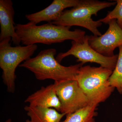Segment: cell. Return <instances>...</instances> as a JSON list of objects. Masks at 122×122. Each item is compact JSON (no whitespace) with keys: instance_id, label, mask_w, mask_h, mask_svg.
<instances>
[{"instance_id":"obj_4","label":"cell","mask_w":122,"mask_h":122,"mask_svg":"<svg viewBox=\"0 0 122 122\" xmlns=\"http://www.w3.org/2000/svg\"><path fill=\"white\" fill-rule=\"evenodd\" d=\"M113 71L101 66H90L79 69L76 81L91 104L98 105L104 102L113 92L115 89L109 82Z\"/></svg>"},{"instance_id":"obj_5","label":"cell","mask_w":122,"mask_h":122,"mask_svg":"<svg viewBox=\"0 0 122 122\" xmlns=\"http://www.w3.org/2000/svg\"><path fill=\"white\" fill-rule=\"evenodd\" d=\"M11 38L0 41V67L2 70V78L7 90L14 93L16 69L20 63L30 58L37 49L36 44L12 46Z\"/></svg>"},{"instance_id":"obj_7","label":"cell","mask_w":122,"mask_h":122,"mask_svg":"<svg viewBox=\"0 0 122 122\" xmlns=\"http://www.w3.org/2000/svg\"><path fill=\"white\" fill-rule=\"evenodd\" d=\"M70 55L74 56L77 59L78 62L83 65L87 62H93L113 70L115 68L118 58V54L106 56L94 50L89 44L87 35L82 42L72 41L70 49L66 52L60 53L56 58L60 63L62 59Z\"/></svg>"},{"instance_id":"obj_1","label":"cell","mask_w":122,"mask_h":122,"mask_svg":"<svg viewBox=\"0 0 122 122\" xmlns=\"http://www.w3.org/2000/svg\"><path fill=\"white\" fill-rule=\"evenodd\" d=\"M70 28L51 22L37 25L30 21L15 25L16 33L21 43L25 46L37 43L50 45L69 40L82 42L86 37L85 31L78 29L71 30Z\"/></svg>"},{"instance_id":"obj_10","label":"cell","mask_w":122,"mask_h":122,"mask_svg":"<svg viewBox=\"0 0 122 122\" xmlns=\"http://www.w3.org/2000/svg\"><path fill=\"white\" fill-rule=\"evenodd\" d=\"M80 0H54L52 4L41 11L26 14L25 18L30 22L37 24L42 21L50 23L57 20L64 10L76 6Z\"/></svg>"},{"instance_id":"obj_11","label":"cell","mask_w":122,"mask_h":122,"mask_svg":"<svg viewBox=\"0 0 122 122\" xmlns=\"http://www.w3.org/2000/svg\"><path fill=\"white\" fill-rule=\"evenodd\" d=\"M25 102L29 103L30 107L54 108L59 112L61 110V102L57 95L54 83L46 87L42 86L29 96Z\"/></svg>"},{"instance_id":"obj_13","label":"cell","mask_w":122,"mask_h":122,"mask_svg":"<svg viewBox=\"0 0 122 122\" xmlns=\"http://www.w3.org/2000/svg\"><path fill=\"white\" fill-rule=\"evenodd\" d=\"M98 106L90 104L74 113L66 115L65 120L61 122H95Z\"/></svg>"},{"instance_id":"obj_6","label":"cell","mask_w":122,"mask_h":122,"mask_svg":"<svg viewBox=\"0 0 122 122\" xmlns=\"http://www.w3.org/2000/svg\"><path fill=\"white\" fill-rule=\"evenodd\" d=\"M54 84L61 103V113L66 115L91 104L76 80L55 81Z\"/></svg>"},{"instance_id":"obj_15","label":"cell","mask_w":122,"mask_h":122,"mask_svg":"<svg viewBox=\"0 0 122 122\" xmlns=\"http://www.w3.org/2000/svg\"><path fill=\"white\" fill-rule=\"evenodd\" d=\"M116 5L113 10L108 12L105 17L99 20V21L105 24H109L113 20H116L122 29V0H116Z\"/></svg>"},{"instance_id":"obj_14","label":"cell","mask_w":122,"mask_h":122,"mask_svg":"<svg viewBox=\"0 0 122 122\" xmlns=\"http://www.w3.org/2000/svg\"><path fill=\"white\" fill-rule=\"evenodd\" d=\"M119 48L118 58L115 68L109 79V85L122 94V45Z\"/></svg>"},{"instance_id":"obj_2","label":"cell","mask_w":122,"mask_h":122,"mask_svg":"<svg viewBox=\"0 0 122 122\" xmlns=\"http://www.w3.org/2000/svg\"><path fill=\"white\" fill-rule=\"evenodd\" d=\"M56 53V50L53 48L44 50L36 56L24 61L19 66L30 71L40 81L76 80L79 69L83 65L80 63L68 66L62 65L55 57Z\"/></svg>"},{"instance_id":"obj_16","label":"cell","mask_w":122,"mask_h":122,"mask_svg":"<svg viewBox=\"0 0 122 122\" xmlns=\"http://www.w3.org/2000/svg\"><path fill=\"white\" fill-rule=\"evenodd\" d=\"M12 122V120H11V119H9L8 120H6V121H5V122Z\"/></svg>"},{"instance_id":"obj_8","label":"cell","mask_w":122,"mask_h":122,"mask_svg":"<svg viewBox=\"0 0 122 122\" xmlns=\"http://www.w3.org/2000/svg\"><path fill=\"white\" fill-rule=\"evenodd\" d=\"M108 25L107 30L101 36H87L92 48L104 56L111 57L115 55V50L122 45V29L116 20H112Z\"/></svg>"},{"instance_id":"obj_9","label":"cell","mask_w":122,"mask_h":122,"mask_svg":"<svg viewBox=\"0 0 122 122\" xmlns=\"http://www.w3.org/2000/svg\"><path fill=\"white\" fill-rule=\"evenodd\" d=\"M14 14L12 1L11 0H0V41L11 38L13 44L17 46H20L21 41L15 30Z\"/></svg>"},{"instance_id":"obj_12","label":"cell","mask_w":122,"mask_h":122,"mask_svg":"<svg viewBox=\"0 0 122 122\" xmlns=\"http://www.w3.org/2000/svg\"><path fill=\"white\" fill-rule=\"evenodd\" d=\"M29 119L25 122H61L66 114L53 108L25 106L24 107Z\"/></svg>"},{"instance_id":"obj_3","label":"cell","mask_w":122,"mask_h":122,"mask_svg":"<svg viewBox=\"0 0 122 122\" xmlns=\"http://www.w3.org/2000/svg\"><path fill=\"white\" fill-rule=\"evenodd\" d=\"M116 4L115 0L108 1L80 0L76 6L69 10H65L57 20L51 23L70 27L81 26L90 30L94 36H99L102 34L98 28L102 23L98 20H94L92 16L93 15L97 16L99 11L114 6Z\"/></svg>"}]
</instances>
